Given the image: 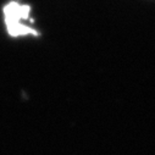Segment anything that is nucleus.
<instances>
[{
  "label": "nucleus",
  "mask_w": 155,
  "mask_h": 155,
  "mask_svg": "<svg viewBox=\"0 0 155 155\" xmlns=\"http://www.w3.org/2000/svg\"><path fill=\"white\" fill-rule=\"evenodd\" d=\"M29 5H21L17 2H10L6 6H4V16H5V25L8 33L11 37H20V35H27L33 34L38 35V32L29 26H26L21 23L22 20L29 18Z\"/></svg>",
  "instance_id": "f257e3e1"
}]
</instances>
